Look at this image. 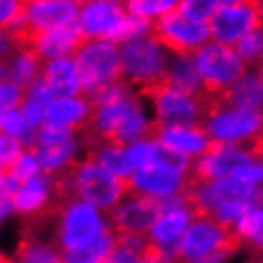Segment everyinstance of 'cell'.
Here are the masks:
<instances>
[{
    "label": "cell",
    "instance_id": "ac0fdd59",
    "mask_svg": "<svg viewBox=\"0 0 263 263\" xmlns=\"http://www.w3.org/2000/svg\"><path fill=\"white\" fill-rule=\"evenodd\" d=\"M41 79L48 85L56 98H69V96H81L79 69L73 58H60L44 62Z\"/></svg>",
    "mask_w": 263,
    "mask_h": 263
},
{
    "label": "cell",
    "instance_id": "ab89813d",
    "mask_svg": "<svg viewBox=\"0 0 263 263\" xmlns=\"http://www.w3.org/2000/svg\"><path fill=\"white\" fill-rule=\"evenodd\" d=\"M0 263H14V261H12L10 257L4 256V254H0Z\"/></svg>",
    "mask_w": 263,
    "mask_h": 263
},
{
    "label": "cell",
    "instance_id": "4316f807",
    "mask_svg": "<svg viewBox=\"0 0 263 263\" xmlns=\"http://www.w3.org/2000/svg\"><path fill=\"white\" fill-rule=\"evenodd\" d=\"M179 4H181V0H127L125 10H127V14L135 15V17L156 23L163 15L179 10Z\"/></svg>",
    "mask_w": 263,
    "mask_h": 263
},
{
    "label": "cell",
    "instance_id": "9c48e42d",
    "mask_svg": "<svg viewBox=\"0 0 263 263\" xmlns=\"http://www.w3.org/2000/svg\"><path fill=\"white\" fill-rule=\"evenodd\" d=\"M208 137L225 144H244L263 133L261 111L217 108L204 125Z\"/></svg>",
    "mask_w": 263,
    "mask_h": 263
},
{
    "label": "cell",
    "instance_id": "83f0119b",
    "mask_svg": "<svg viewBox=\"0 0 263 263\" xmlns=\"http://www.w3.org/2000/svg\"><path fill=\"white\" fill-rule=\"evenodd\" d=\"M234 231L256 254H263V208H252Z\"/></svg>",
    "mask_w": 263,
    "mask_h": 263
},
{
    "label": "cell",
    "instance_id": "7402d4cb",
    "mask_svg": "<svg viewBox=\"0 0 263 263\" xmlns=\"http://www.w3.org/2000/svg\"><path fill=\"white\" fill-rule=\"evenodd\" d=\"M8 66V79L17 83L22 88H29L33 83H37L43 75L44 62L39 58L29 46H20L12 54V58L6 62Z\"/></svg>",
    "mask_w": 263,
    "mask_h": 263
},
{
    "label": "cell",
    "instance_id": "f35d334b",
    "mask_svg": "<svg viewBox=\"0 0 263 263\" xmlns=\"http://www.w3.org/2000/svg\"><path fill=\"white\" fill-rule=\"evenodd\" d=\"M67 2H71V4H75V6H83L85 2H88V0H67Z\"/></svg>",
    "mask_w": 263,
    "mask_h": 263
},
{
    "label": "cell",
    "instance_id": "ba28073f",
    "mask_svg": "<svg viewBox=\"0 0 263 263\" xmlns=\"http://www.w3.org/2000/svg\"><path fill=\"white\" fill-rule=\"evenodd\" d=\"M152 35L173 56L194 58L210 43L212 31H210V23L192 22L179 10H175L154 23Z\"/></svg>",
    "mask_w": 263,
    "mask_h": 263
},
{
    "label": "cell",
    "instance_id": "4fadbf2b",
    "mask_svg": "<svg viewBox=\"0 0 263 263\" xmlns=\"http://www.w3.org/2000/svg\"><path fill=\"white\" fill-rule=\"evenodd\" d=\"M184 177L186 175L171 169L165 163L154 161L150 165L137 169L131 175V192L148 194V196L156 198L171 196L183 189Z\"/></svg>",
    "mask_w": 263,
    "mask_h": 263
},
{
    "label": "cell",
    "instance_id": "8992f818",
    "mask_svg": "<svg viewBox=\"0 0 263 263\" xmlns=\"http://www.w3.org/2000/svg\"><path fill=\"white\" fill-rule=\"evenodd\" d=\"M104 231L102 219L92 204L81 198L62 200L52 246L60 252L85 248Z\"/></svg>",
    "mask_w": 263,
    "mask_h": 263
},
{
    "label": "cell",
    "instance_id": "7c38bea8",
    "mask_svg": "<svg viewBox=\"0 0 263 263\" xmlns=\"http://www.w3.org/2000/svg\"><path fill=\"white\" fill-rule=\"evenodd\" d=\"M108 223L111 233L119 234H146L160 217L158 198L131 192L125 196V202H119L108 210Z\"/></svg>",
    "mask_w": 263,
    "mask_h": 263
},
{
    "label": "cell",
    "instance_id": "7a4b0ae2",
    "mask_svg": "<svg viewBox=\"0 0 263 263\" xmlns=\"http://www.w3.org/2000/svg\"><path fill=\"white\" fill-rule=\"evenodd\" d=\"M119 54L121 81L127 83L133 90H137L140 96H144L148 90L165 81L173 56L154 35L119 44Z\"/></svg>",
    "mask_w": 263,
    "mask_h": 263
},
{
    "label": "cell",
    "instance_id": "74e56055",
    "mask_svg": "<svg viewBox=\"0 0 263 263\" xmlns=\"http://www.w3.org/2000/svg\"><path fill=\"white\" fill-rule=\"evenodd\" d=\"M100 263H142V261H140V257L137 256V254L127 252V250H121V248H116L110 256Z\"/></svg>",
    "mask_w": 263,
    "mask_h": 263
},
{
    "label": "cell",
    "instance_id": "44dd1931",
    "mask_svg": "<svg viewBox=\"0 0 263 263\" xmlns=\"http://www.w3.org/2000/svg\"><path fill=\"white\" fill-rule=\"evenodd\" d=\"M167 87H173L177 90H183L189 95L204 96L208 95L204 90L202 77L198 73V67L194 58H183V56H171L167 75L163 81Z\"/></svg>",
    "mask_w": 263,
    "mask_h": 263
},
{
    "label": "cell",
    "instance_id": "2e32d148",
    "mask_svg": "<svg viewBox=\"0 0 263 263\" xmlns=\"http://www.w3.org/2000/svg\"><path fill=\"white\" fill-rule=\"evenodd\" d=\"M90 116H92V104L87 96L56 98L48 108L46 123L66 131L79 133L87 129Z\"/></svg>",
    "mask_w": 263,
    "mask_h": 263
},
{
    "label": "cell",
    "instance_id": "60d3db41",
    "mask_svg": "<svg viewBox=\"0 0 263 263\" xmlns=\"http://www.w3.org/2000/svg\"><path fill=\"white\" fill-rule=\"evenodd\" d=\"M257 2V8H259V12H261V17H263V0H256Z\"/></svg>",
    "mask_w": 263,
    "mask_h": 263
},
{
    "label": "cell",
    "instance_id": "277c9868",
    "mask_svg": "<svg viewBox=\"0 0 263 263\" xmlns=\"http://www.w3.org/2000/svg\"><path fill=\"white\" fill-rule=\"evenodd\" d=\"M83 96H95L108 85L121 81V54L114 41H83L75 52Z\"/></svg>",
    "mask_w": 263,
    "mask_h": 263
},
{
    "label": "cell",
    "instance_id": "f1b7e54d",
    "mask_svg": "<svg viewBox=\"0 0 263 263\" xmlns=\"http://www.w3.org/2000/svg\"><path fill=\"white\" fill-rule=\"evenodd\" d=\"M39 171H41V165H39L35 148H25V150L17 156V160L4 171V175L12 177L14 181L23 184V183H27L29 179H33V177H37Z\"/></svg>",
    "mask_w": 263,
    "mask_h": 263
},
{
    "label": "cell",
    "instance_id": "d590c367",
    "mask_svg": "<svg viewBox=\"0 0 263 263\" xmlns=\"http://www.w3.org/2000/svg\"><path fill=\"white\" fill-rule=\"evenodd\" d=\"M75 133L66 131V129H60L54 125L44 123L41 129L37 131V142L35 146H52V144H60V142H66V140L73 139Z\"/></svg>",
    "mask_w": 263,
    "mask_h": 263
},
{
    "label": "cell",
    "instance_id": "6da1fadb",
    "mask_svg": "<svg viewBox=\"0 0 263 263\" xmlns=\"http://www.w3.org/2000/svg\"><path fill=\"white\" fill-rule=\"evenodd\" d=\"M139 96L131 92L116 102L92 106V116L85 129L87 148L100 142L127 148L139 140L152 139L154 119H148Z\"/></svg>",
    "mask_w": 263,
    "mask_h": 263
},
{
    "label": "cell",
    "instance_id": "1f68e13d",
    "mask_svg": "<svg viewBox=\"0 0 263 263\" xmlns=\"http://www.w3.org/2000/svg\"><path fill=\"white\" fill-rule=\"evenodd\" d=\"M25 98V88H22L12 79H6L0 83V123L12 110L22 108Z\"/></svg>",
    "mask_w": 263,
    "mask_h": 263
},
{
    "label": "cell",
    "instance_id": "30bf717a",
    "mask_svg": "<svg viewBox=\"0 0 263 263\" xmlns=\"http://www.w3.org/2000/svg\"><path fill=\"white\" fill-rule=\"evenodd\" d=\"M259 27H263V17L256 0H242L233 6H221L210 22L212 39L227 46H234L240 39Z\"/></svg>",
    "mask_w": 263,
    "mask_h": 263
},
{
    "label": "cell",
    "instance_id": "e575fe53",
    "mask_svg": "<svg viewBox=\"0 0 263 263\" xmlns=\"http://www.w3.org/2000/svg\"><path fill=\"white\" fill-rule=\"evenodd\" d=\"M233 179L236 181H242V183H250V184H257L263 183V160H257V158H250L248 161H244L242 165L234 169Z\"/></svg>",
    "mask_w": 263,
    "mask_h": 263
},
{
    "label": "cell",
    "instance_id": "603a6c76",
    "mask_svg": "<svg viewBox=\"0 0 263 263\" xmlns=\"http://www.w3.org/2000/svg\"><path fill=\"white\" fill-rule=\"evenodd\" d=\"M54 100H56V96L43 79H39L29 88H25L22 111L31 129L39 131L46 123V114H48V108Z\"/></svg>",
    "mask_w": 263,
    "mask_h": 263
},
{
    "label": "cell",
    "instance_id": "d6986e66",
    "mask_svg": "<svg viewBox=\"0 0 263 263\" xmlns=\"http://www.w3.org/2000/svg\"><path fill=\"white\" fill-rule=\"evenodd\" d=\"M50 196H52L50 177L37 175L17 189V192H15L14 196V210H17L23 215L37 213L50 204V200H48Z\"/></svg>",
    "mask_w": 263,
    "mask_h": 263
},
{
    "label": "cell",
    "instance_id": "e0dca14e",
    "mask_svg": "<svg viewBox=\"0 0 263 263\" xmlns=\"http://www.w3.org/2000/svg\"><path fill=\"white\" fill-rule=\"evenodd\" d=\"M217 108H236V110L261 111L263 114V71L252 67L242 75V79L227 92Z\"/></svg>",
    "mask_w": 263,
    "mask_h": 263
},
{
    "label": "cell",
    "instance_id": "ee69618b",
    "mask_svg": "<svg viewBox=\"0 0 263 263\" xmlns=\"http://www.w3.org/2000/svg\"><path fill=\"white\" fill-rule=\"evenodd\" d=\"M257 67H259V69H261V71H263V58H261V64H259V66H257Z\"/></svg>",
    "mask_w": 263,
    "mask_h": 263
},
{
    "label": "cell",
    "instance_id": "8d00e7d4",
    "mask_svg": "<svg viewBox=\"0 0 263 263\" xmlns=\"http://www.w3.org/2000/svg\"><path fill=\"white\" fill-rule=\"evenodd\" d=\"M20 46H23V44L20 43V39L15 37L12 31L0 29V62H8Z\"/></svg>",
    "mask_w": 263,
    "mask_h": 263
},
{
    "label": "cell",
    "instance_id": "836d02e7",
    "mask_svg": "<svg viewBox=\"0 0 263 263\" xmlns=\"http://www.w3.org/2000/svg\"><path fill=\"white\" fill-rule=\"evenodd\" d=\"M23 150H25V146H23L20 140L0 131V171L4 173V171L17 160V156H20Z\"/></svg>",
    "mask_w": 263,
    "mask_h": 263
},
{
    "label": "cell",
    "instance_id": "b9f144b4",
    "mask_svg": "<svg viewBox=\"0 0 263 263\" xmlns=\"http://www.w3.org/2000/svg\"><path fill=\"white\" fill-rule=\"evenodd\" d=\"M111 2H117V4H123L125 6V2H127V0H111Z\"/></svg>",
    "mask_w": 263,
    "mask_h": 263
},
{
    "label": "cell",
    "instance_id": "f546056e",
    "mask_svg": "<svg viewBox=\"0 0 263 263\" xmlns=\"http://www.w3.org/2000/svg\"><path fill=\"white\" fill-rule=\"evenodd\" d=\"M234 50L242 58V62L248 66V69L259 66L263 58V27L252 31L250 35L240 39L234 44Z\"/></svg>",
    "mask_w": 263,
    "mask_h": 263
},
{
    "label": "cell",
    "instance_id": "d4e9b609",
    "mask_svg": "<svg viewBox=\"0 0 263 263\" xmlns=\"http://www.w3.org/2000/svg\"><path fill=\"white\" fill-rule=\"evenodd\" d=\"M116 250V240H114V233L108 227H104V231L88 246L73 252H60L62 261L64 263H100L110 256Z\"/></svg>",
    "mask_w": 263,
    "mask_h": 263
},
{
    "label": "cell",
    "instance_id": "52a82bcc",
    "mask_svg": "<svg viewBox=\"0 0 263 263\" xmlns=\"http://www.w3.org/2000/svg\"><path fill=\"white\" fill-rule=\"evenodd\" d=\"M77 15L79 6L67 0H23L22 12L12 23L10 31L20 39V43L27 44V41L37 33L75 25Z\"/></svg>",
    "mask_w": 263,
    "mask_h": 263
},
{
    "label": "cell",
    "instance_id": "ffe728a7",
    "mask_svg": "<svg viewBox=\"0 0 263 263\" xmlns=\"http://www.w3.org/2000/svg\"><path fill=\"white\" fill-rule=\"evenodd\" d=\"M77 148H79V140L75 139V137L66 140V142L52 144V146H35L37 160H39V165H41L43 175L54 177L71 167L75 163Z\"/></svg>",
    "mask_w": 263,
    "mask_h": 263
},
{
    "label": "cell",
    "instance_id": "8fae6325",
    "mask_svg": "<svg viewBox=\"0 0 263 263\" xmlns=\"http://www.w3.org/2000/svg\"><path fill=\"white\" fill-rule=\"evenodd\" d=\"M127 17L123 4L111 0H88L79 8L77 29L85 41H114Z\"/></svg>",
    "mask_w": 263,
    "mask_h": 263
},
{
    "label": "cell",
    "instance_id": "cb8c5ba5",
    "mask_svg": "<svg viewBox=\"0 0 263 263\" xmlns=\"http://www.w3.org/2000/svg\"><path fill=\"white\" fill-rule=\"evenodd\" d=\"M88 160L96 161L100 167L110 171L111 175L119 177V179H129L135 173L125 148L116 146V144L100 142V144L90 146L88 148Z\"/></svg>",
    "mask_w": 263,
    "mask_h": 263
},
{
    "label": "cell",
    "instance_id": "9a60e30c",
    "mask_svg": "<svg viewBox=\"0 0 263 263\" xmlns=\"http://www.w3.org/2000/svg\"><path fill=\"white\" fill-rule=\"evenodd\" d=\"M83 41L85 39L79 33L77 25H66L33 35L25 46H29L43 62H50L60 58H73Z\"/></svg>",
    "mask_w": 263,
    "mask_h": 263
},
{
    "label": "cell",
    "instance_id": "5bb4252c",
    "mask_svg": "<svg viewBox=\"0 0 263 263\" xmlns=\"http://www.w3.org/2000/svg\"><path fill=\"white\" fill-rule=\"evenodd\" d=\"M152 140L190 160L205 156L212 146V139L208 137L204 127H158L154 123Z\"/></svg>",
    "mask_w": 263,
    "mask_h": 263
},
{
    "label": "cell",
    "instance_id": "3957f363",
    "mask_svg": "<svg viewBox=\"0 0 263 263\" xmlns=\"http://www.w3.org/2000/svg\"><path fill=\"white\" fill-rule=\"evenodd\" d=\"M144 98L152 102L158 127H204L208 117L217 110V100L212 96L189 95L165 83L148 90Z\"/></svg>",
    "mask_w": 263,
    "mask_h": 263
},
{
    "label": "cell",
    "instance_id": "7bdbcfd3",
    "mask_svg": "<svg viewBox=\"0 0 263 263\" xmlns=\"http://www.w3.org/2000/svg\"><path fill=\"white\" fill-rule=\"evenodd\" d=\"M259 205H263V189H261V196H259Z\"/></svg>",
    "mask_w": 263,
    "mask_h": 263
},
{
    "label": "cell",
    "instance_id": "5b68a950",
    "mask_svg": "<svg viewBox=\"0 0 263 263\" xmlns=\"http://www.w3.org/2000/svg\"><path fill=\"white\" fill-rule=\"evenodd\" d=\"M194 62L204 83V90L217 102L248 71V66L236 54L234 46H227L215 41L205 44L194 56Z\"/></svg>",
    "mask_w": 263,
    "mask_h": 263
},
{
    "label": "cell",
    "instance_id": "484cf974",
    "mask_svg": "<svg viewBox=\"0 0 263 263\" xmlns=\"http://www.w3.org/2000/svg\"><path fill=\"white\" fill-rule=\"evenodd\" d=\"M17 263H64L58 250L41 242L33 236L22 234V242L17 248Z\"/></svg>",
    "mask_w": 263,
    "mask_h": 263
},
{
    "label": "cell",
    "instance_id": "d6a6232c",
    "mask_svg": "<svg viewBox=\"0 0 263 263\" xmlns=\"http://www.w3.org/2000/svg\"><path fill=\"white\" fill-rule=\"evenodd\" d=\"M252 210V204H242V202H225L215 210V221L229 229H236L238 221Z\"/></svg>",
    "mask_w": 263,
    "mask_h": 263
},
{
    "label": "cell",
    "instance_id": "4dcf8cb0",
    "mask_svg": "<svg viewBox=\"0 0 263 263\" xmlns=\"http://www.w3.org/2000/svg\"><path fill=\"white\" fill-rule=\"evenodd\" d=\"M221 8V0H181L179 12L192 22L210 23Z\"/></svg>",
    "mask_w": 263,
    "mask_h": 263
}]
</instances>
